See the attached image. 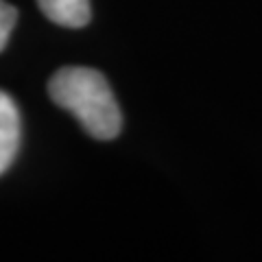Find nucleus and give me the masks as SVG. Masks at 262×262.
Listing matches in <instances>:
<instances>
[{
  "mask_svg": "<svg viewBox=\"0 0 262 262\" xmlns=\"http://www.w3.org/2000/svg\"><path fill=\"white\" fill-rule=\"evenodd\" d=\"M48 94L96 140H112L118 136L122 127L120 107L98 70L81 66L61 68L48 83Z\"/></svg>",
  "mask_w": 262,
  "mask_h": 262,
  "instance_id": "nucleus-1",
  "label": "nucleus"
},
{
  "mask_svg": "<svg viewBox=\"0 0 262 262\" xmlns=\"http://www.w3.org/2000/svg\"><path fill=\"white\" fill-rule=\"evenodd\" d=\"M20 146V114L9 94L0 92V175L11 166Z\"/></svg>",
  "mask_w": 262,
  "mask_h": 262,
  "instance_id": "nucleus-2",
  "label": "nucleus"
},
{
  "mask_svg": "<svg viewBox=\"0 0 262 262\" xmlns=\"http://www.w3.org/2000/svg\"><path fill=\"white\" fill-rule=\"evenodd\" d=\"M39 9L51 22L68 29H81L90 22V0H37Z\"/></svg>",
  "mask_w": 262,
  "mask_h": 262,
  "instance_id": "nucleus-3",
  "label": "nucleus"
},
{
  "mask_svg": "<svg viewBox=\"0 0 262 262\" xmlns=\"http://www.w3.org/2000/svg\"><path fill=\"white\" fill-rule=\"evenodd\" d=\"M15 22H18V11H15V7L9 5L7 0H0V51H5Z\"/></svg>",
  "mask_w": 262,
  "mask_h": 262,
  "instance_id": "nucleus-4",
  "label": "nucleus"
}]
</instances>
